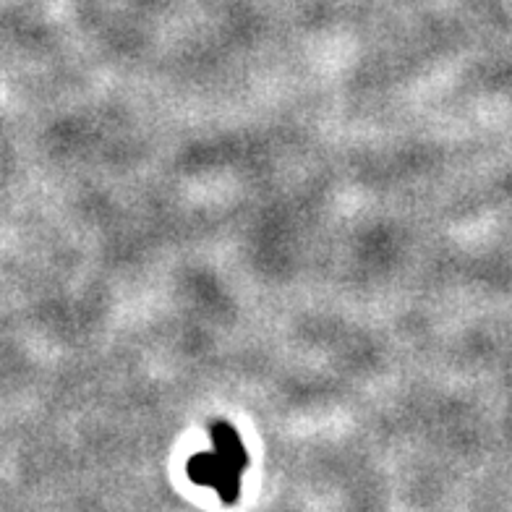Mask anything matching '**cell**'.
<instances>
[{
    "mask_svg": "<svg viewBox=\"0 0 512 512\" xmlns=\"http://www.w3.org/2000/svg\"><path fill=\"white\" fill-rule=\"evenodd\" d=\"M246 465L249 458L236 429L225 421H217L212 424V450L199 452L189 460V479L215 489L225 505H233L241 497V476Z\"/></svg>",
    "mask_w": 512,
    "mask_h": 512,
    "instance_id": "cell-1",
    "label": "cell"
}]
</instances>
